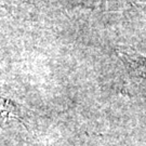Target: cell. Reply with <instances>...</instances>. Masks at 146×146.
<instances>
[{"label":"cell","mask_w":146,"mask_h":146,"mask_svg":"<svg viewBox=\"0 0 146 146\" xmlns=\"http://www.w3.org/2000/svg\"><path fill=\"white\" fill-rule=\"evenodd\" d=\"M116 52L125 65L129 89L146 96V56L132 49H117Z\"/></svg>","instance_id":"6da1fadb"},{"label":"cell","mask_w":146,"mask_h":146,"mask_svg":"<svg viewBox=\"0 0 146 146\" xmlns=\"http://www.w3.org/2000/svg\"><path fill=\"white\" fill-rule=\"evenodd\" d=\"M23 120L24 113L21 105L0 93V128H5L14 122L23 123Z\"/></svg>","instance_id":"7a4b0ae2"},{"label":"cell","mask_w":146,"mask_h":146,"mask_svg":"<svg viewBox=\"0 0 146 146\" xmlns=\"http://www.w3.org/2000/svg\"><path fill=\"white\" fill-rule=\"evenodd\" d=\"M92 5L101 8H108L110 10H122L129 8L145 9L146 0H91Z\"/></svg>","instance_id":"3957f363"}]
</instances>
